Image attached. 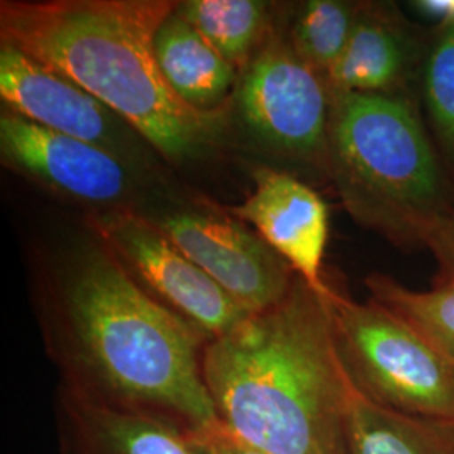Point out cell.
Wrapping results in <instances>:
<instances>
[{"mask_svg":"<svg viewBox=\"0 0 454 454\" xmlns=\"http://www.w3.org/2000/svg\"><path fill=\"white\" fill-rule=\"evenodd\" d=\"M54 418L59 454H202L174 424L97 406L63 386Z\"/></svg>","mask_w":454,"mask_h":454,"instance_id":"cell-13","label":"cell"},{"mask_svg":"<svg viewBox=\"0 0 454 454\" xmlns=\"http://www.w3.org/2000/svg\"><path fill=\"white\" fill-rule=\"evenodd\" d=\"M155 224L247 313L275 307L292 288V266L238 219L185 209Z\"/></svg>","mask_w":454,"mask_h":454,"instance_id":"cell-8","label":"cell"},{"mask_svg":"<svg viewBox=\"0 0 454 454\" xmlns=\"http://www.w3.org/2000/svg\"><path fill=\"white\" fill-rule=\"evenodd\" d=\"M419 101L439 155L454 177V19L431 31L422 66Z\"/></svg>","mask_w":454,"mask_h":454,"instance_id":"cell-19","label":"cell"},{"mask_svg":"<svg viewBox=\"0 0 454 454\" xmlns=\"http://www.w3.org/2000/svg\"><path fill=\"white\" fill-rule=\"evenodd\" d=\"M0 98L4 110L129 157L135 131L125 120L78 82L7 43L0 44Z\"/></svg>","mask_w":454,"mask_h":454,"instance_id":"cell-10","label":"cell"},{"mask_svg":"<svg viewBox=\"0 0 454 454\" xmlns=\"http://www.w3.org/2000/svg\"><path fill=\"white\" fill-rule=\"evenodd\" d=\"M429 35L390 2H360L348 44L325 82L330 91L419 99Z\"/></svg>","mask_w":454,"mask_h":454,"instance_id":"cell-11","label":"cell"},{"mask_svg":"<svg viewBox=\"0 0 454 454\" xmlns=\"http://www.w3.org/2000/svg\"><path fill=\"white\" fill-rule=\"evenodd\" d=\"M41 317L59 386L185 433L219 421L202 371L211 340L152 298L103 244L66 264Z\"/></svg>","mask_w":454,"mask_h":454,"instance_id":"cell-1","label":"cell"},{"mask_svg":"<svg viewBox=\"0 0 454 454\" xmlns=\"http://www.w3.org/2000/svg\"><path fill=\"white\" fill-rule=\"evenodd\" d=\"M343 362L357 389L392 411L454 421V364L394 311L330 288Z\"/></svg>","mask_w":454,"mask_h":454,"instance_id":"cell-5","label":"cell"},{"mask_svg":"<svg viewBox=\"0 0 454 454\" xmlns=\"http://www.w3.org/2000/svg\"><path fill=\"white\" fill-rule=\"evenodd\" d=\"M246 129L276 153L325 170L330 91L278 27L241 71L236 90Z\"/></svg>","mask_w":454,"mask_h":454,"instance_id":"cell-6","label":"cell"},{"mask_svg":"<svg viewBox=\"0 0 454 454\" xmlns=\"http://www.w3.org/2000/svg\"><path fill=\"white\" fill-rule=\"evenodd\" d=\"M177 12L239 73L276 29L270 4L260 0H184Z\"/></svg>","mask_w":454,"mask_h":454,"instance_id":"cell-16","label":"cell"},{"mask_svg":"<svg viewBox=\"0 0 454 454\" xmlns=\"http://www.w3.org/2000/svg\"><path fill=\"white\" fill-rule=\"evenodd\" d=\"M411 5L424 19L434 20V26L454 19V0H418Z\"/></svg>","mask_w":454,"mask_h":454,"instance_id":"cell-22","label":"cell"},{"mask_svg":"<svg viewBox=\"0 0 454 454\" xmlns=\"http://www.w3.org/2000/svg\"><path fill=\"white\" fill-rule=\"evenodd\" d=\"M155 54L174 93L195 110H224L227 98L238 90L239 69L180 16L177 9L163 20L157 33Z\"/></svg>","mask_w":454,"mask_h":454,"instance_id":"cell-14","label":"cell"},{"mask_svg":"<svg viewBox=\"0 0 454 454\" xmlns=\"http://www.w3.org/2000/svg\"><path fill=\"white\" fill-rule=\"evenodd\" d=\"M426 249L438 262V279H454V211L433 231Z\"/></svg>","mask_w":454,"mask_h":454,"instance_id":"cell-21","label":"cell"},{"mask_svg":"<svg viewBox=\"0 0 454 454\" xmlns=\"http://www.w3.org/2000/svg\"><path fill=\"white\" fill-rule=\"evenodd\" d=\"M174 0H4L0 39L105 103L168 162L206 153L226 108L200 112L163 78L155 39Z\"/></svg>","mask_w":454,"mask_h":454,"instance_id":"cell-3","label":"cell"},{"mask_svg":"<svg viewBox=\"0 0 454 454\" xmlns=\"http://www.w3.org/2000/svg\"><path fill=\"white\" fill-rule=\"evenodd\" d=\"M347 454H454V421L403 414L357 389L347 418Z\"/></svg>","mask_w":454,"mask_h":454,"instance_id":"cell-15","label":"cell"},{"mask_svg":"<svg viewBox=\"0 0 454 454\" xmlns=\"http://www.w3.org/2000/svg\"><path fill=\"white\" fill-rule=\"evenodd\" d=\"M371 298L419 332L454 364V279H436L429 290H411L392 276H367Z\"/></svg>","mask_w":454,"mask_h":454,"instance_id":"cell-17","label":"cell"},{"mask_svg":"<svg viewBox=\"0 0 454 454\" xmlns=\"http://www.w3.org/2000/svg\"><path fill=\"white\" fill-rule=\"evenodd\" d=\"M325 172L357 224L401 247H426L454 211L419 99L330 91Z\"/></svg>","mask_w":454,"mask_h":454,"instance_id":"cell-4","label":"cell"},{"mask_svg":"<svg viewBox=\"0 0 454 454\" xmlns=\"http://www.w3.org/2000/svg\"><path fill=\"white\" fill-rule=\"evenodd\" d=\"M0 157L11 170L105 211L125 207L135 191L127 159L9 110L0 114Z\"/></svg>","mask_w":454,"mask_h":454,"instance_id":"cell-9","label":"cell"},{"mask_svg":"<svg viewBox=\"0 0 454 454\" xmlns=\"http://www.w3.org/2000/svg\"><path fill=\"white\" fill-rule=\"evenodd\" d=\"M187 434L202 454H270L238 438L219 421Z\"/></svg>","mask_w":454,"mask_h":454,"instance_id":"cell-20","label":"cell"},{"mask_svg":"<svg viewBox=\"0 0 454 454\" xmlns=\"http://www.w3.org/2000/svg\"><path fill=\"white\" fill-rule=\"evenodd\" d=\"M330 288L296 276L278 305L247 315L204 350L217 419L264 453L347 454L357 386L339 348Z\"/></svg>","mask_w":454,"mask_h":454,"instance_id":"cell-2","label":"cell"},{"mask_svg":"<svg viewBox=\"0 0 454 454\" xmlns=\"http://www.w3.org/2000/svg\"><path fill=\"white\" fill-rule=\"evenodd\" d=\"M253 180L251 195L226 211L254 227L262 241L311 288L326 292L330 285L324 278V256L330 215L324 199L292 174L270 167H258Z\"/></svg>","mask_w":454,"mask_h":454,"instance_id":"cell-12","label":"cell"},{"mask_svg":"<svg viewBox=\"0 0 454 454\" xmlns=\"http://www.w3.org/2000/svg\"><path fill=\"white\" fill-rule=\"evenodd\" d=\"M358 4L347 0H307L294 9L288 37L296 54L326 78L339 63L357 20Z\"/></svg>","mask_w":454,"mask_h":454,"instance_id":"cell-18","label":"cell"},{"mask_svg":"<svg viewBox=\"0 0 454 454\" xmlns=\"http://www.w3.org/2000/svg\"><path fill=\"white\" fill-rule=\"evenodd\" d=\"M88 223L99 243L152 298L209 340L251 315L182 253L153 221L129 207H118L95 212Z\"/></svg>","mask_w":454,"mask_h":454,"instance_id":"cell-7","label":"cell"}]
</instances>
